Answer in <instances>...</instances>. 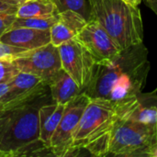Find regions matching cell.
<instances>
[{
    "label": "cell",
    "mask_w": 157,
    "mask_h": 157,
    "mask_svg": "<svg viewBox=\"0 0 157 157\" xmlns=\"http://www.w3.org/2000/svg\"><path fill=\"white\" fill-rule=\"evenodd\" d=\"M144 43L122 49L110 63L96 64L92 79L83 91L90 98L120 103L142 92L151 70Z\"/></svg>",
    "instance_id": "1"
},
{
    "label": "cell",
    "mask_w": 157,
    "mask_h": 157,
    "mask_svg": "<svg viewBox=\"0 0 157 157\" xmlns=\"http://www.w3.org/2000/svg\"><path fill=\"white\" fill-rule=\"evenodd\" d=\"M53 102L50 87L42 80L25 97L0 105V156H15L40 139L39 110Z\"/></svg>",
    "instance_id": "2"
},
{
    "label": "cell",
    "mask_w": 157,
    "mask_h": 157,
    "mask_svg": "<svg viewBox=\"0 0 157 157\" xmlns=\"http://www.w3.org/2000/svg\"><path fill=\"white\" fill-rule=\"evenodd\" d=\"M120 119L117 103L90 98L74 132L72 147L85 148L94 156H107L112 131Z\"/></svg>",
    "instance_id": "3"
},
{
    "label": "cell",
    "mask_w": 157,
    "mask_h": 157,
    "mask_svg": "<svg viewBox=\"0 0 157 157\" xmlns=\"http://www.w3.org/2000/svg\"><path fill=\"white\" fill-rule=\"evenodd\" d=\"M89 19L98 21L121 49L144 42V22L139 6L123 0H88Z\"/></svg>",
    "instance_id": "4"
},
{
    "label": "cell",
    "mask_w": 157,
    "mask_h": 157,
    "mask_svg": "<svg viewBox=\"0 0 157 157\" xmlns=\"http://www.w3.org/2000/svg\"><path fill=\"white\" fill-rule=\"evenodd\" d=\"M157 124L120 119L111 133L108 155L155 157Z\"/></svg>",
    "instance_id": "5"
},
{
    "label": "cell",
    "mask_w": 157,
    "mask_h": 157,
    "mask_svg": "<svg viewBox=\"0 0 157 157\" xmlns=\"http://www.w3.org/2000/svg\"><path fill=\"white\" fill-rule=\"evenodd\" d=\"M62 68L75 80L83 92L89 85L96 67V62L88 50L75 38L59 47Z\"/></svg>",
    "instance_id": "6"
},
{
    "label": "cell",
    "mask_w": 157,
    "mask_h": 157,
    "mask_svg": "<svg viewBox=\"0 0 157 157\" xmlns=\"http://www.w3.org/2000/svg\"><path fill=\"white\" fill-rule=\"evenodd\" d=\"M12 63L20 72L34 75L44 81L62 69L58 47L51 42L19 53L12 59Z\"/></svg>",
    "instance_id": "7"
},
{
    "label": "cell",
    "mask_w": 157,
    "mask_h": 157,
    "mask_svg": "<svg viewBox=\"0 0 157 157\" xmlns=\"http://www.w3.org/2000/svg\"><path fill=\"white\" fill-rule=\"evenodd\" d=\"M89 101L90 98L82 92L65 104L61 121L51 140L50 147L55 156H65V154L72 147L74 132Z\"/></svg>",
    "instance_id": "8"
},
{
    "label": "cell",
    "mask_w": 157,
    "mask_h": 157,
    "mask_svg": "<svg viewBox=\"0 0 157 157\" xmlns=\"http://www.w3.org/2000/svg\"><path fill=\"white\" fill-rule=\"evenodd\" d=\"M75 39L88 50L97 64L110 63L121 52L113 38L94 19L87 20Z\"/></svg>",
    "instance_id": "9"
},
{
    "label": "cell",
    "mask_w": 157,
    "mask_h": 157,
    "mask_svg": "<svg viewBox=\"0 0 157 157\" xmlns=\"http://www.w3.org/2000/svg\"><path fill=\"white\" fill-rule=\"evenodd\" d=\"M117 104L121 119L157 124V89L148 93L142 91Z\"/></svg>",
    "instance_id": "10"
},
{
    "label": "cell",
    "mask_w": 157,
    "mask_h": 157,
    "mask_svg": "<svg viewBox=\"0 0 157 157\" xmlns=\"http://www.w3.org/2000/svg\"><path fill=\"white\" fill-rule=\"evenodd\" d=\"M0 41L27 50H33L51 42L50 29L11 28L1 37Z\"/></svg>",
    "instance_id": "11"
},
{
    "label": "cell",
    "mask_w": 157,
    "mask_h": 157,
    "mask_svg": "<svg viewBox=\"0 0 157 157\" xmlns=\"http://www.w3.org/2000/svg\"><path fill=\"white\" fill-rule=\"evenodd\" d=\"M45 82L50 87L53 101L59 104L65 105L82 93L75 80L63 68Z\"/></svg>",
    "instance_id": "12"
},
{
    "label": "cell",
    "mask_w": 157,
    "mask_h": 157,
    "mask_svg": "<svg viewBox=\"0 0 157 157\" xmlns=\"http://www.w3.org/2000/svg\"><path fill=\"white\" fill-rule=\"evenodd\" d=\"M65 105L56 102L44 105L39 110L40 140L50 147L52 137L57 129L64 111Z\"/></svg>",
    "instance_id": "13"
},
{
    "label": "cell",
    "mask_w": 157,
    "mask_h": 157,
    "mask_svg": "<svg viewBox=\"0 0 157 157\" xmlns=\"http://www.w3.org/2000/svg\"><path fill=\"white\" fill-rule=\"evenodd\" d=\"M42 79L31 74L19 72L10 81L7 92L0 98V105L17 100L26 95H28L37 85H39Z\"/></svg>",
    "instance_id": "14"
},
{
    "label": "cell",
    "mask_w": 157,
    "mask_h": 157,
    "mask_svg": "<svg viewBox=\"0 0 157 157\" xmlns=\"http://www.w3.org/2000/svg\"><path fill=\"white\" fill-rule=\"evenodd\" d=\"M58 13V8L53 0H26L18 6L17 17H48Z\"/></svg>",
    "instance_id": "15"
},
{
    "label": "cell",
    "mask_w": 157,
    "mask_h": 157,
    "mask_svg": "<svg viewBox=\"0 0 157 157\" xmlns=\"http://www.w3.org/2000/svg\"><path fill=\"white\" fill-rule=\"evenodd\" d=\"M59 20V13L48 17H35L21 18L17 17L11 28H31L37 29H50Z\"/></svg>",
    "instance_id": "16"
},
{
    "label": "cell",
    "mask_w": 157,
    "mask_h": 157,
    "mask_svg": "<svg viewBox=\"0 0 157 157\" xmlns=\"http://www.w3.org/2000/svg\"><path fill=\"white\" fill-rule=\"evenodd\" d=\"M59 20L69 28L75 35L79 33L87 22V19L81 14L71 9H65L59 12Z\"/></svg>",
    "instance_id": "17"
},
{
    "label": "cell",
    "mask_w": 157,
    "mask_h": 157,
    "mask_svg": "<svg viewBox=\"0 0 157 157\" xmlns=\"http://www.w3.org/2000/svg\"><path fill=\"white\" fill-rule=\"evenodd\" d=\"M51 43H52L54 46L59 47L62 43L75 38V34L67 28L63 22L58 20L51 29Z\"/></svg>",
    "instance_id": "18"
},
{
    "label": "cell",
    "mask_w": 157,
    "mask_h": 157,
    "mask_svg": "<svg viewBox=\"0 0 157 157\" xmlns=\"http://www.w3.org/2000/svg\"><path fill=\"white\" fill-rule=\"evenodd\" d=\"M53 2L55 3L59 12L65 9H71L81 14L87 20L89 19V5H87L86 0H53Z\"/></svg>",
    "instance_id": "19"
},
{
    "label": "cell",
    "mask_w": 157,
    "mask_h": 157,
    "mask_svg": "<svg viewBox=\"0 0 157 157\" xmlns=\"http://www.w3.org/2000/svg\"><path fill=\"white\" fill-rule=\"evenodd\" d=\"M20 71L10 59H0V84L9 83Z\"/></svg>",
    "instance_id": "20"
},
{
    "label": "cell",
    "mask_w": 157,
    "mask_h": 157,
    "mask_svg": "<svg viewBox=\"0 0 157 157\" xmlns=\"http://www.w3.org/2000/svg\"><path fill=\"white\" fill-rule=\"evenodd\" d=\"M28 51L24 48H19L17 46H13L10 44H6L0 41V59H10L12 60L14 57L18 55L21 52Z\"/></svg>",
    "instance_id": "21"
},
{
    "label": "cell",
    "mask_w": 157,
    "mask_h": 157,
    "mask_svg": "<svg viewBox=\"0 0 157 157\" xmlns=\"http://www.w3.org/2000/svg\"><path fill=\"white\" fill-rule=\"evenodd\" d=\"M16 18H17V14H11V13L0 14V37L6 30L11 29Z\"/></svg>",
    "instance_id": "22"
},
{
    "label": "cell",
    "mask_w": 157,
    "mask_h": 157,
    "mask_svg": "<svg viewBox=\"0 0 157 157\" xmlns=\"http://www.w3.org/2000/svg\"><path fill=\"white\" fill-rule=\"evenodd\" d=\"M17 6L6 3L3 1H0V14L4 13H11V14H17Z\"/></svg>",
    "instance_id": "23"
},
{
    "label": "cell",
    "mask_w": 157,
    "mask_h": 157,
    "mask_svg": "<svg viewBox=\"0 0 157 157\" xmlns=\"http://www.w3.org/2000/svg\"><path fill=\"white\" fill-rule=\"evenodd\" d=\"M145 4L147 5V6L154 11V13L156 15L157 17V0H144Z\"/></svg>",
    "instance_id": "24"
},
{
    "label": "cell",
    "mask_w": 157,
    "mask_h": 157,
    "mask_svg": "<svg viewBox=\"0 0 157 157\" xmlns=\"http://www.w3.org/2000/svg\"><path fill=\"white\" fill-rule=\"evenodd\" d=\"M8 87H9V84H8V83L0 84V98L7 92Z\"/></svg>",
    "instance_id": "25"
},
{
    "label": "cell",
    "mask_w": 157,
    "mask_h": 157,
    "mask_svg": "<svg viewBox=\"0 0 157 157\" xmlns=\"http://www.w3.org/2000/svg\"><path fill=\"white\" fill-rule=\"evenodd\" d=\"M0 1H3V2H6V3H9V4H13V5H16V6H18L19 5H21L26 0H0Z\"/></svg>",
    "instance_id": "26"
},
{
    "label": "cell",
    "mask_w": 157,
    "mask_h": 157,
    "mask_svg": "<svg viewBox=\"0 0 157 157\" xmlns=\"http://www.w3.org/2000/svg\"><path fill=\"white\" fill-rule=\"evenodd\" d=\"M123 1L134 6H139V5L142 3V0H123Z\"/></svg>",
    "instance_id": "27"
},
{
    "label": "cell",
    "mask_w": 157,
    "mask_h": 157,
    "mask_svg": "<svg viewBox=\"0 0 157 157\" xmlns=\"http://www.w3.org/2000/svg\"><path fill=\"white\" fill-rule=\"evenodd\" d=\"M155 157H157V153H156V155H155Z\"/></svg>",
    "instance_id": "28"
}]
</instances>
